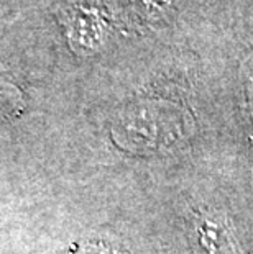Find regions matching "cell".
I'll use <instances>...</instances> for the list:
<instances>
[{"label":"cell","instance_id":"cell-2","mask_svg":"<svg viewBox=\"0 0 253 254\" xmlns=\"http://www.w3.org/2000/svg\"><path fill=\"white\" fill-rule=\"evenodd\" d=\"M245 94H247V107L253 122V56L245 63Z\"/></svg>","mask_w":253,"mask_h":254},{"label":"cell","instance_id":"cell-1","mask_svg":"<svg viewBox=\"0 0 253 254\" xmlns=\"http://www.w3.org/2000/svg\"><path fill=\"white\" fill-rule=\"evenodd\" d=\"M196 226L209 254H242L225 221L201 213L196 217Z\"/></svg>","mask_w":253,"mask_h":254},{"label":"cell","instance_id":"cell-3","mask_svg":"<svg viewBox=\"0 0 253 254\" xmlns=\"http://www.w3.org/2000/svg\"><path fill=\"white\" fill-rule=\"evenodd\" d=\"M78 254H112V253L105 251L102 246H84V250Z\"/></svg>","mask_w":253,"mask_h":254}]
</instances>
